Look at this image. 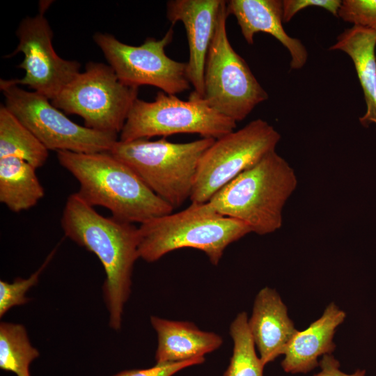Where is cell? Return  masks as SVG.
Instances as JSON below:
<instances>
[{
	"label": "cell",
	"mask_w": 376,
	"mask_h": 376,
	"mask_svg": "<svg viewBox=\"0 0 376 376\" xmlns=\"http://www.w3.org/2000/svg\"><path fill=\"white\" fill-rule=\"evenodd\" d=\"M376 33L352 26L337 36L329 50H340L352 59L363 91L366 112L359 120L363 127L376 126Z\"/></svg>",
	"instance_id": "ac0fdd59"
},
{
	"label": "cell",
	"mask_w": 376,
	"mask_h": 376,
	"mask_svg": "<svg viewBox=\"0 0 376 376\" xmlns=\"http://www.w3.org/2000/svg\"><path fill=\"white\" fill-rule=\"evenodd\" d=\"M345 318V313L332 302L308 328L297 331L283 354L281 366L284 371L307 373L318 366L320 356L331 354L334 350V336Z\"/></svg>",
	"instance_id": "2e32d148"
},
{
	"label": "cell",
	"mask_w": 376,
	"mask_h": 376,
	"mask_svg": "<svg viewBox=\"0 0 376 376\" xmlns=\"http://www.w3.org/2000/svg\"><path fill=\"white\" fill-rule=\"evenodd\" d=\"M280 139L278 131L260 118L215 139L199 160L191 202H208L239 174L275 150Z\"/></svg>",
	"instance_id": "30bf717a"
},
{
	"label": "cell",
	"mask_w": 376,
	"mask_h": 376,
	"mask_svg": "<svg viewBox=\"0 0 376 376\" xmlns=\"http://www.w3.org/2000/svg\"><path fill=\"white\" fill-rule=\"evenodd\" d=\"M205 360L203 357L178 362L156 363L149 368L124 370L113 376H173L185 368L203 363Z\"/></svg>",
	"instance_id": "d4e9b609"
},
{
	"label": "cell",
	"mask_w": 376,
	"mask_h": 376,
	"mask_svg": "<svg viewBox=\"0 0 376 376\" xmlns=\"http://www.w3.org/2000/svg\"><path fill=\"white\" fill-rule=\"evenodd\" d=\"M320 370L313 376H365V370H357L352 374L343 373L340 369V363L331 354H325L319 362Z\"/></svg>",
	"instance_id": "4316f807"
},
{
	"label": "cell",
	"mask_w": 376,
	"mask_h": 376,
	"mask_svg": "<svg viewBox=\"0 0 376 376\" xmlns=\"http://www.w3.org/2000/svg\"><path fill=\"white\" fill-rule=\"evenodd\" d=\"M150 323L157 335L156 363L203 357L223 344L221 336L202 331L191 322L151 316Z\"/></svg>",
	"instance_id": "e0dca14e"
},
{
	"label": "cell",
	"mask_w": 376,
	"mask_h": 376,
	"mask_svg": "<svg viewBox=\"0 0 376 376\" xmlns=\"http://www.w3.org/2000/svg\"><path fill=\"white\" fill-rule=\"evenodd\" d=\"M56 251L54 249L47 256L43 264L29 278H16L13 282L0 281V318H2L11 308L26 304L30 299L26 297L27 291L36 285L39 276Z\"/></svg>",
	"instance_id": "603a6c76"
},
{
	"label": "cell",
	"mask_w": 376,
	"mask_h": 376,
	"mask_svg": "<svg viewBox=\"0 0 376 376\" xmlns=\"http://www.w3.org/2000/svg\"><path fill=\"white\" fill-rule=\"evenodd\" d=\"M341 3L340 0H283V22H290L299 11L309 6L324 8L338 17Z\"/></svg>",
	"instance_id": "484cf974"
},
{
	"label": "cell",
	"mask_w": 376,
	"mask_h": 376,
	"mask_svg": "<svg viewBox=\"0 0 376 376\" xmlns=\"http://www.w3.org/2000/svg\"><path fill=\"white\" fill-rule=\"evenodd\" d=\"M39 357L21 324L0 323V368L17 376H31L29 365Z\"/></svg>",
	"instance_id": "44dd1931"
},
{
	"label": "cell",
	"mask_w": 376,
	"mask_h": 376,
	"mask_svg": "<svg viewBox=\"0 0 376 376\" xmlns=\"http://www.w3.org/2000/svg\"><path fill=\"white\" fill-rule=\"evenodd\" d=\"M173 36L171 27L161 39L148 38L139 46L125 44L109 33L97 32L93 38L123 83L137 88L150 85L175 95L191 85L187 63L175 61L165 52Z\"/></svg>",
	"instance_id": "8fae6325"
},
{
	"label": "cell",
	"mask_w": 376,
	"mask_h": 376,
	"mask_svg": "<svg viewBox=\"0 0 376 376\" xmlns=\"http://www.w3.org/2000/svg\"><path fill=\"white\" fill-rule=\"evenodd\" d=\"M138 230L139 256L148 263L187 247L204 252L214 265L229 244L251 233L246 224L219 214L208 202L191 203L182 211L140 224Z\"/></svg>",
	"instance_id": "277c9868"
},
{
	"label": "cell",
	"mask_w": 376,
	"mask_h": 376,
	"mask_svg": "<svg viewBox=\"0 0 376 376\" xmlns=\"http://www.w3.org/2000/svg\"><path fill=\"white\" fill-rule=\"evenodd\" d=\"M248 327L265 366L284 354L297 332L280 295L268 287L257 294Z\"/></svg>",
	"instance_id": "9a60e30c"
},
{
	"label": "cell",
	"mask_w": 376,
	"mask_h": 376,
	"mask_svg": "<svg viewBox=\"0 0 376 376\" xmlns=\"http://www.w3.org/2000/svg\"><path fill=\"white\" fill-rule=\"evenodd\" d=\"M36 169L18 157L0 158V202L10 211L28 210L44 197Z\"/></svg>",
	"instance_id": "d6986e66"
},
{
	"label": "cell",
	"mask_w": 376,
	"mask_h": 376,
	"mask_svg": "<svg viewBox=\"0 0 376 376\" xmlns=\"http://www.w3.org/2000/svg\"><path fill=\"white\" fill-rule=\"evenodd\" d=\"M228 16L224 1L205 61L203 98L214 110L237 123L269 96L230 45L226 30Z\"/></svg>",
	"instance_id": "8992f818"
},
{
	"label": "cell",
	"mask_w": 376,
	"mask_h": 376,
	"mask_svg": "<svg viewBox=\"0 0 376 376\" xmlns=\"http://www.w3.org/2000/svg\"><path fill=\"white\" fill-rule=\"evenodd\" d=\"M138 92L139 88L123 83L109 65L89 62L51 102L81 117L86 127L118 134Z\"/></svg>",
	"instance_id": "ba28073f"
},
{
	"label": "cell",
	"mask_w": 376,
	"mask_h": 376,
	"mask_svg": "<svg viewBox=\"0 0 376 376\" xmlns=\"http://www.w3.org/2000/svg\"><path fill=\"white\" fill-rule=\"evenodd\" d=\"M338 17L376 33V0L342 1Z\"/></svg>",
	"instance_id": "cb8c5ba5"
},
{
	"label": "cell",
	"mask_w": 376,
	"mask_h": 376,
	"mask_svg": "<svg viewBox=\"0 0 376 376\" xmlns=\"http://www.w3.org/2000/svg\"><path fill=\"white\" fill-rule=\"evenodd\" d=\"M236 123L214 110L194 92L184 101L160 91L152 102L139 98L134 101L119 140L148 139L183 133L217 139L234 131Z\"/></svg>",
	"instance_id": "52a82bcc"
},
{
	"label": "cell",
	"mask_w": 376,
	"mask_h": 376,
	"mask_svg": "<svg viewBox=\"0 0 376 376\" xmlns=\"http://www.w3.org/2000/svg\"><path fill=\"white\" fill-rule=\"evenodd\" d=\"M214 141L201 138L173 143L166 137L155 141L118 140L109 152L130 167L156 195L175 208L190 199L199 160Z\"/></svg>",
	"instance_id": "5b68a950"
},
{
	"label": "cell",
	"mask_w": 376,
	"mask_h": 376,
	"mask_svg": "<svg viewBox=\"0 0 376 376\" xmlns=\"http://www.w3.org/2000/svg\"><path fill=\"white\" fill-rule=\"evenodd\" d=\"M226 4L228 15L235 17L249 45L253 43L257 33L270 34L290 53L291 70H299L304 66L308 59L306 47L300 40L290 36L283 26V1L230 0Z\"/></svg>",
	"instance_id": "5bb4252c"
},
{
	"label": "cell",
	"mask_w": 376,
	"mask_h": 376,
	"mask_svg": "<svg viewBox=\"0 0 376 376\" xmlns=\"http://www.w3.org/2000/svg\"><path fill=\"white\" fill-rule=\"evenodd\" d=\"M56 152L61 166L78 181L80 197L93 207H106L113 217L141 224L173 212L172 206L109 152Z\"/></svg>",
	"instance_id": "7a4b0ae2"
},
{
	"label": "cell",
	"mask_w": 376,
	"mask_h": 376,
	"mask_svg": "<svg viewBox=\"0 0 376 376\" xmlns=\"http://www.w3.org/2000/svg\"><path fill=\"white\" fill-rule=\"evenodd\" d=\"M297 185L294 169L274 150L223 187L208 203L219 214L264 235L282 226L283 207Z\"/></svg>",
	"instance_id": "3957f363"
},
{
	"label": "cell",
	"mask_w": 376,
	"mask_h": 376,
	"mask_svg": "<svg viewBox=\"0 0 376 376\" xmlns=\"http://www.w3.org/2000/svg\"><path fill=\"white\" fill-rule=\"evenodd\" d=\"M47 8L41 6L37 15L21 21L16 31L18 45L6 57L22 52L24 58L18 68L25 74L13 81L17 85H27L52 100L80 72L81 65L77 61L62 58L55 52L53 31L44 15Z\"/></svg>",
	"instance_id": "7c38bea8"
},
{
	"label": "cell",
	"mask_w": 376,
	"mask_h": 376,
	"mask_svg": "<svg viewBox=\"0 0 376 376\" xmlns=\"http://www.w3.org/2000/svg\"><path fill=\"white\" fill-rule=\"evenodd\" d=\"M224 0H171L166 3V17L173 25L181 22L189 49L187 74L193 92L203 97L204 71L219 10Z\"/></svg>",
	"instance_id": "4fadbf2b"
},
{
	"label": "cell",
	"mask_w": 376,
	"mask_h": 376,
	"mask_svg": "<svg viewBox=\"0 0 376 376\" xmlns=\"http://www.w3.org/2000/svg\"><path fill=\"white\" fill-rule=\"evenodd\" d=\"M61 222L66 237L101 262L106 273L102 291L109 324L119 330L123 307L131 293L134 265L139 258L138 227L101 215L77 193L67 198Z\"/></svg>",
	"instance_id": "6da1fadb"
},
{
	"label": "cell",
	"mask_w": 376,
	"mask_h": 376,
	"mask_svg": "<svg viewBox=\"0 0 376 376\" xmlns=\"http://www.w3.org/2000/svg\"><path fill=\"white\" fill-rule=\"evenodd\" d=\"M5 106L49 150L78 153L109 152L118 134L102 132L78 125L49 100L36 92L27 91L13 79H1Z\"/></svg>",
	"instance_id": "9c48e42d"
},
{
	"label": "cell",
	"mask_w": 376,
	"mask_h": 376,
	"mask_svg": "<svg viewBox=\"0 0 376 376\" xmlns=\"http://www.w3.org/2000/svg\"><path fill=\"white\" fill-rule=\"evenodd\" d=\"M230 335L233 341V354L224 376H264L265 365L256 354L246 312L238 313L231 322Z\"/></svg>",
	"instance_id": "7402d4cb"
},
{
	"label": "cell",
	"mask_w": 376,
	"mask_h": 376,
	"mask_svg": "<svg viewBox=\"0 0 376 376\" xmlns=\"http://www.w3.org/2000/svg\"><path fill=\"white\" fill-rule=\"evenodd\" d=\"M48 156L49 150L5 104H1L0 158L18 157L38 169Z\"/></svg>",
	"instance_id": "ffe728a7"
}]
</instances>
